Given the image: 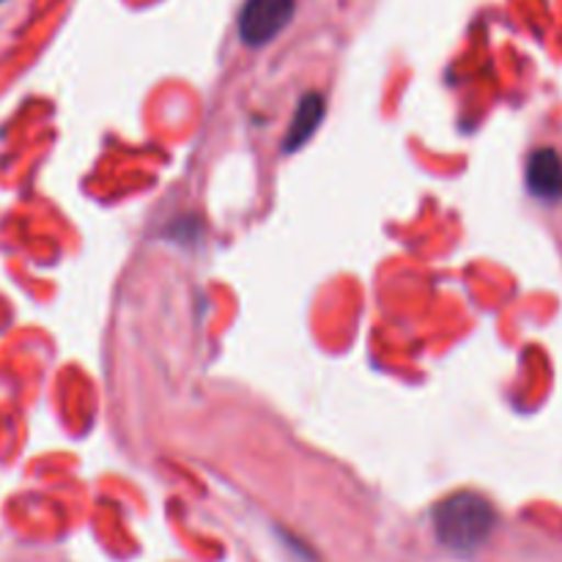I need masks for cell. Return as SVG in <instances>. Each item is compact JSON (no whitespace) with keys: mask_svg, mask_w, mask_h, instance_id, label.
<instances>
[{"mask_svg":"<svg viewBox=\"0 0 562 562\" xmlns=\"http://www.w3.org/2000/svg\"><path fill=\"white\" fill-rule=\"evenodd\" d=\"M527 187L541 201L562 198V157L554 148H538L527 159Z\"/></svg>","mask_w":562,"mask_h":562,"instance_id":"3957f363","label":"cell"},{"mask_svg":"<svg viewBox=\"0 0 562 562\" xmlns=\"http://www.w3.org/2000/svg\"><path fill=\"white\" fill-rule=\"evenodd\" d=\"M497 527V510L475 492H459L445 497L434 508V532L439 543L456 554H472L492 538Z\"/></svg>","mask_w":562,"mask_h":562,"instance_id":"6da1fadb","label":"cell"},{"mask_svg":"<svg viewBox=\"0 0 562 562\" xmlns=\"http://www.w3.org/2000/svg\"><path fill=\"white\" fill-rule=\"evenodd\" d=\"M322 119H324V97L318 91L305 93V97L300 99V104H296V113L294 119H291L289 132H285L283 151L294 154L296 148L305 146V143L313 137V132L318 130Z\"/></svg>","mask_w":562,"mask_h":562,"instance_id":"277c9868","label":"cell"},{"mask_svg":"<svg viewBox=\"0 0 562 562\" xmlns=\"http://www.w3.org/2000/svg\"><path fill=\"white\" fill-rule=\"evenodd\" d=\"M296 0H247L239 14V36L250 47L269 44L294 20Z\"/></svg>","mask_w":562,"mask_h":562,"instance_id":"7a4b0ae2","label":"cell"}]
</instances>
